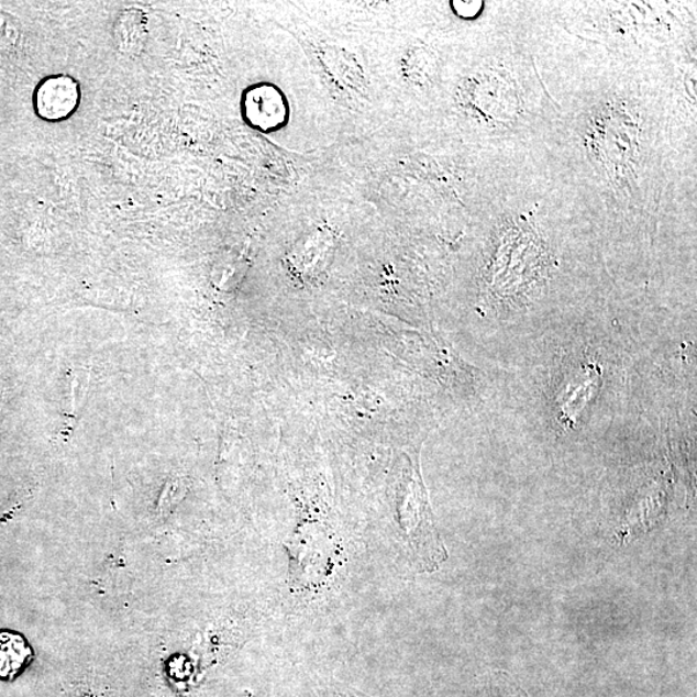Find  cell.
Returning <instances> with one entry per match:
<instances>
[{"instance_id":"1","label":"cell","mask_w":697,"mask_h":697,"mask_svg":"<svg viewBox=\"0 0 697 697\" xmlns=\"http://www.w3.org/2000/svg\"><path fill=\"white\" fill-rule=\"evenodd\" d=\"M81 90L76 78L56 74L44 78L34 92L35 113L46 122L68 120L80 106Z\"/></svg>"},{"instance_id":"2","label":"cell","mask_w":697,"mask_h":697,"mask_svg":"<svg viewBox=\"0 0 697 697\" xmlns=\"http://www.w3.org/2000/svg\"><path fill=\"white\" fill-rule=\"evenodd\" d=\"M409 468L410 471L406 473L402 498L399 499V521L403 530L411 536L412 544L420 545V535L424 533L421 530L420 522L421 524L424 522L429 529H434L433 525H430L432 523H430L425 488L422 486L418 466L413 468L409 460Z\"/></svg>"},{"instance_id":"3","label":"cell","mask_w":697,"mask_h":697,"mask_svg":"<svg viewBox=\"0 0 697 697\" xmlns=\"http://www.w3.org/2000/svg\"><path fill=\"white\" fill-rule=\"evenodd\" d=\"M32 657V649L24 637L9 632L0 633V678L12 679L18 676Z\"/></svg>"},{"instance_id":"4","label":"cell","mask_w":697,"mask_h":697,"mask_svg":"<svg viewBox=\"0 0 697 697\" xmlns=\"http://www.w3.org/2000/svg\"><path fill=\"white\" fill-rule=\"evenodd\" d=\"M274 106L276 102L272 88H251L243 98V115L254 128L269 129L274 125Z\"/></svg>"},{"instance_id":"5","label":"cell","mask_w":697,"mask_h":697,"mask_svg":"<svg viewBox=\"0 0 697 697\" xmlns=\"http://www.w3.org/2000/svg\"><path fill=\"white\" fill-rule=\"evenodd\" d=\"M146 40V18L139 10H129L118 18L115 41L118 47L125 52L137 51Z\"/></svg>"},{"instance_id":"6","label":"cell","mask_w":697,"mask_h":697,"mask_svg":"<svg viewBox=\"0 0 697 697\" xmlns=\"http://www.w3.org/2000/svg\"><path fill=\"white\" fill-rule=\"evenodd\" d=\"M16 29L7 19H0V57L5 56L16 46Z\"/></svg>"}]
</instances>
